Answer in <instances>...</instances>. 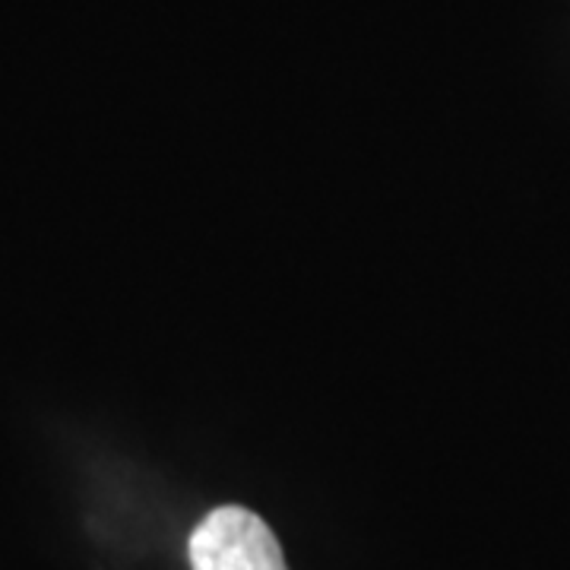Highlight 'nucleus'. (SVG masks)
Here are the masks:
<instances>
[{
	"label": "nucleus",
	"mask_w": 570,
	"mask_h": 570,
	"mask_svg": "<svg viewBox=\"0 0 570 570\" xmlns=\"http://www.w3.org/2000/svg\"><path fill=\"white\" fill-rule=\"evenodd\" d=\"M194 570H288L273 530L245 508H219L190 535Z\"/></svg>",
	"instance_id": "f257e3e1"
}]
</instances>
